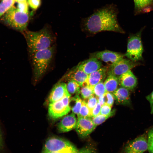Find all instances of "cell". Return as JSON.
Returning <instances> with one entry per match:
<instances>
[{
    "mask_svg": "<svg viewBox=\"0 0 153 153\" xmlns=\"http://www.w3.org/2000/svg\"><path fill=\"white\" fill-rule=\"evenodd\" d=\"M118 13L116 6L112 3L95 9L91 15L82 18V29L91 34L105 31L124 33L118 21Z\"/></svg>",
    "mask_w": 153,
    "mask_h": 153,
    "instance_id": "obj_1",
    "label": "cell"
},
{
    "mask_svg": "<svg viewBox=\"0 0 153 153\" xmlns=\"http://www.w3.org/2000/svg\"><path fill=\"white\" fill-rule=\"evenodd\" d=\"M23 33L29 52L32 55L36 52L47 49L52 46L53 37L46 28L37 31L26 30Z\"/></svg>",
    "mask_w": 153,
    "mask_h": 153,
    "instance_id": "obj_2",
    "label": "cell"
},
{
    "mask_svg": "<svg viewBox=\"0 0 153 153\" xmlns=\"http://www.w3.org/2000/svg\"><path fill=\"white\" fill-rule=\"evenodd\" d=\"M55 51V47L52 46L47 49L36 52L32 55L33 76L35 81L39 80L47 71Z\"/></svg>",
    "mask_w": 153,
    "mask_h": 153,
    "instance_id": "obj_3",
    "label": "cell"
},
{
    "mask_svg": "<svg viewBox=\"0 0 153 153\" xmlns=\"http://www.w3.org/2000/svg\"><path fill=\"white\" fill-rule=\"evenodd\" d=\"M29 20L28 13L21 11L14 5L0 18L7 26L23 32L26 30Z\"/></svg>",
    "mask_w": 153,
    "mask_h": 153,
    "instance_id": "obj_4",
    "label": "cell"
},
{
    "mask_svg": "<svg viewBox=\"0 0 153 153\" xmlns=\"http://www.w3.org/2000/svg\"><path fill=\"white\" fill-rule=\"evenodd\" d=\"M143 30L142 29L137 33L131 35L128 40L125 56L133 61L137 62L143 59V48L141 40Z\"/></svg>",
    "mask_w": 153,
    "mask_h": 153,
    "instance_id": "obj_5",
    "label": "cell"
},
{
    "mask_svg": "<svg viewBox=\"0 0 153 153\" xmlns=\"http://www.w3.org/2000/svg\"><path fill=\"white\" fill-rule=\"evenodd\" d=\"M71 95H68L60 100L49 103L48 113L50 118L57 119L69 113L71 110L70 106Z\"/></svg>",
    "mask_w": 153,
    "mask_h": 153,
    "instance_id": "obj_6",
    "label": "cell"
},
{
    "mask_svg": "<svg viewBox=\"0 0 153 153\" xmlns=\"http://www.w3.org/2000/svg\"><path fill=\"white\" fill-rule=\"evenodd\" d=\"M75 146L69 141L56 137H51L47 139L42 152L61 151L73 148Z\"/></svg>",
    "mask_w": 153,
    "mask_h": 153,
    "instance_id": "obj_7",
    "label": "cell"
},
{
    "mask_svg": "<svg viewBox=\"0 0 153 153\" xmlns=\"http://www.w3.org/2000/svg\"><path fill=\"white\" fill-rule=\"evenodd\" d=\"M140 65L139 63L123 58L110 65L108 68L107 75H113L118 78L122 74Z\"/></svg>",
    "mask_w": 153,
    "mask_h": 153,
    "instance_id": "obj_8",
    "label": "cell"
},
{
    "mask_svg": "<svg viewBox=\"0 0 153 153\" xmlns=\"http://www.w3.org/2000/svg\"><path fill=\"white\" fill-rule=\"evenodd\" d=\"M148 149V139L144 134L129 141L126 145L124 153H143Z\"/></svg>",
    "mask_w": 153,
    "mask_h": 153,
    "instance_id": "obj_9",
    "label": "cell"
},
{
    "mask_svg": "<svg viewBox=\"0 0 153 153\" xmlns=\"http://www.w3.org/2000/svg\"><path fill=\"white\" fill-rule=\"evenodd\" d=\"M96 126L91 118L78 117L75 128L79 136L84 138L89 135Z\"/></svg>",
    "mask_w": 153,
    "mask_h": 153,
    "instance_id": "obj_10",
    "label": "cell"
},
{
    "mask_svg": "<svg viewBox=\"0 0 153 153\" xmlns=\"http://www.w3.org/2000/svg\"><path fill=\"white\" fill-rule=\"evenodd\" d=\"M124 56L118 53L109 50L97 52L92 53L90 58H96L109 64H114L123 58Z\"/></svg>",
    "mask_w": 153,
    "mask_h": 153,
    "instance_id": "obj_11",
    "label": "cell"
},
{
    "mask_svg": "<svg viewBox=\"0 0 153 153\" xmlns=\"http://www.w3.org/2000/svg\"><path fill=\"white\" fill-rule=\"evenodd\" d=\"M69 94L67 91L66 84L60 82L52 89L48 97V101L49 103L55 102Z\"/></svg>",
    "mask_w": 153,
    "mask_h": 153,
    "instance_id": "obj_12",
    "label": "cell"
},
{
    "mask_svg": "<svg viewBox=\"0 0 153 153\" xmlns=\"http://www.w3.org/2000/svg\"><path fill=\"white\" fill-rule=\"evenodd\" d=\"M108 67H101L88 75L85 84L93 88L95 85L103 82L107 75Z\"/></svg>",
    "mask_w": 153,
    "mask_h": 153,
    "instance_id": "obj_13",
    "label": "cell"
},
{
    "mask_svg": "<svg viewBox=\"0 0 153 153\" xmlns=\"http://www.w3.org/2000/svg\"><path fill=\"white\" fill-rule=\"evenodd\" d=\"M77 121L75 114L73 113L66 115L58 124V131L64 133L71 131L75 128Z\"/></svg>",
    "mask_w": 153,
    "mask_h": 153,
    "instance_id": "obj_14",
    "label": "cell"
},
{
    "mask_svg": "<svg viewBox=\"0 0 153 153\" xmlns=\"http://www.w3.org/2000/svg\"><path fill=\"white\" fill-rule=\"evenodd\" d=\"M118 78L120 86L129 90L134 89L137 86V78L131 70L122 74Z\"/></svg>",
    "mask_w": 153,
    "mask_h": 153,
    "instance_id": "obj_15",
    "label": "cell"
},
{
    "mask_svg": "<svg viewBox=\"0 0 153 153\" xmlns=\"http://www.w3.org/2000/svg\"><path fill=\"white\" fill-rule=\"evenodd\" d=\"M101 62L98 59L93 58L84 61L80 63L78 67L88 75L101 67Z\"/></svg>",
    "mask_w": 153,
    "mask_h": 153,
    "instance_id": "obj_16",
    "label": "cell"
},
{
    "mask_svg": "<svg viewBox=\"0 0 153 153\" xmlns=\"http://www.w3.org/2000/svg\"><path fill=\"white\" fill-rule=\"evenodd\" d=\"M117 103L120 105L130 106L131 104L129 90L121 87L113 94Z\"/></svg>",
    "mask_w": 153,
    "mask_h": 153,
    "instance_id": "obj_17",
    "label": "cell"
},
{
    "mask_svg": "<svg viewBox=\"0 0 153 153\" xmlns=\"http://www.w3.org/2000/svg\"><path fill=\"white\" fill-rule=\"evenodd\" d=\"M134 12L137 15L153 11V0H133Z\"/></svg>",
    "mask_w": 153,
    "mask_h": 153,
    "instance_id": "obj_18",
    "label": "cell"
},
{
    "mask_svg": "<svg viewBox=\"0 0 153 153\" xmlns=\"http://www.w3.org/2000/svg\"><path fill=\"white\" fill-rule=\"evenodd\" d=\"M68 75L67 78L68 80H74L77 82L80 87L85 84L88 75L78 68L77 66L74 71Z\"/></svg>",
    "mask_w": 153,
    "mask_h": 153,
    "instance_id": "obj_19",
    "label": "cell"
},
{
    "mask_svg": "<svg viewBox=\"0 0 153 153\" xmlns=\"http://www.w3.org/2000/svg\"><path fill=\"white\" fill-rule=\"evenodd\" d=\"M104 83L106 92L113 94L119 85L118 78L113 75H108Z\"/></svg>",
    "mask_w": 153,
    "mask_h": 153,
    "instance_id": "obj_20",
    "label": "cell"
},
{
    "mask_svg": "<svg viewBox=\"0 0 153 153\" xmlns=\"http://www.w3.org/2000/svg\"><path fill=\"white\" fill-rule=\"evenodd\" d=\"M67 91L71 95L79 94L80 86L76 81L73 80H68L66 84Z\"/></svg>",
    "mask_w": 153,
    "mask_h": 153,
    "instance_id": "obj_21",
    "label": "cell"
},
{
    "mask_svg": "<svg viewBox=\"0 0 153 153\" xmlns=\"http://www.w3.org/2000/svg\"><path fill=\"white\" fill-rule=\"evenodd\" d=\"M71 99L74 102V105L71 108L72 113L78 115L81 106L82 100L79 96V94L75 95L73 97H71Z\"/></svg>",
    "mask_w": 153,
    "mask_h": 153,
    "instance_id": "obj_22",
    "label": "cell"
},
{
    "mask_svg": "<svg viewBox=\"0 0 153 153\" xmlns=\"http://www.w3.org/2000/svg\"><path fill=\"white\" fill-rule=\"evenodd\" d=\"M80 94L84 100L94 95L93 88L86 84L80 86Z\"/></svg>",
    "mask_w": 153,
    "mask_h": 153,
    "instance_id": "obj_23",
    "label": "cell"
},
{
    "mask_svg": "<svg viewBox=\"0 0 153 153\" xmlns=\"http://www.w3.org/2000/svg\"><path fill=\"white\" fill-rule=\"evenodd\" d=\"M15 0H2L0 3V18L12 6Z\"/></svg>",
    "mask_w": 153,
    "mask_h": 153,
    "instance_id": "obj_24",
    "label": "cell"
},
{
    "mask_svg": "<svg viewBox=\"0 0 153 153\" xmlns=\"http://www.w3.org/2000/svg\"><path fill=\"white\" fill-rule=\"evenodd\" d=\"M78 117L92 118V111L87 106L84 100H82L81 106Z\"/></svg>",
    "mask_w": 153,
    "mask_h": 153,
    "instance_id": "obj_25",
    "label": "cell"
},
{
    "mask_svg": "<svg viewBox=\"0 0 153 153\" xmlns=\"http://www.w3.org/2000/svg\"><path fill=\"white\" fill-rule=\"evenodd\" d=\"M115 112L114 110H113L112 111L111 113L108 115L99 114L96 116L92 118L91 119L94 123L97 126L102 123L109 117L113 116Z\"/></svg>",
    "mask_w": 153,
    "mask_h": 153,
    "instance_id": "obj_26",
    "label": "cell"
},
{
    "mask_svg": "<svg viewBox=\"0 0 153 153\" xmlns=\"http://www.w3.org/2000/svg\"><path fill=\"white\" fill-rule=\"evenodd\" d=\"M93 90L94 95L97 97L103 95L107 92L103 82L95 85L93 87Z\"/></svg>",
    "mask_w": 153,
    "mask_h": 153,
    "instance_id": "obj_27",
    "label": "cell"
},
{
    "mask_svg": "<svg viewBox=\"0 0 153 153\" xmlns=\"http://www.w3.org/2000/svg\"><path fill=\"white\" fill-rule=\"evenodd\" d=\"M84 100L85 101L87 106L91 111L98 102L97 97L94 95Z\"/></svg>",
    "mask_w": 153,
    "mask_h": 153,
    "instance_id": "obj_28",
    "label": "cell"
},
{
    "mask_svg": "<svg viewBox=\"0 0 153 153\" xmlns=\"http://www.w3.org/2000/svg\"><path fill=\"white\" fill-rule=\"evenodd\" d=\"M147 139L148 150L149 153H153V128L149 131Z\"/></svg>",
    "mask_w": 153,
    "mask_h": 153,
    "instance_id": "obj_29",
    "label": "cell"
},
{
    "mask_svg": "<svg viewBox=\"0 0 153 153\" xmlns=\"http://www.w3.org/2000/svg\"><path fill=\"white\" fill-rule=\"evenodd\" d=\"M105 104H107L112 107L113 104L114 97L113 94L111 93L106 92L104 94Z\"/></svg>",
    "mask_w": 153,
    "mask_h": 153,
    "instance_id": "obj_30",
    "label": "cell"
},
{
    "mask_svg": "<svg viewBox=\"0 0 153 153\" xmlns=\"http://www.w3.org/2000/svg\"><path fill=\"white\" fill-rule=\"evenodd\" d=\"M77 153H96L94 148L90 145H87L78 150Z\"/></svg>",
    "mask_w": 153,
    "mask_h": 153,
    "instance_id": "obj_31",
    "label": "cell"
},
{
    "mask_svg": "<svg viewBox=\"0 0 153 153\" xmlns=\"http://www.w3.org/2000/svg\"><path fill=\"white\" fill-rule=\"evenodd\" d=\"M112 107L107 104H105L101 106L100 114L108 115L110 114L111 112Z\"/></svg>",
    "mask_w": 153,
    "mask_h": 153,
    "instance_id": "obj_32",
    "label": "cell"
},
{
    "mask_svg": "<svg viewBox=\"0 0 153 153\" xmlns=\"http://www.w3.org/2000/svg\"><path fill=\"white\" fill-rule=\"evenodd\" d=\"M17 7L22 12L28 13V5L26 1L18 3Z\"/></svg>",
    "mask_w": 153,
    "mask_h": 153,
    "instance_id": "obj_33",
    "label": "cell"
},
{
    "mask_svg": "<svg viewBox=\"0 0 153 153\" xmlns=\"http://www.w3.org/2000/svg\"><path fill=\"white\" fill-rule=\"evenodd\" d=\"M78 151L75 146L70 148L56 152H42L41 153H77Z\"/></svg>",
    "mask_w": 153,
    "mask_h": 153,
    "instance_id": "obj_34",
    "label": "cell"
},
{
    "mask_svg": "<svg viewBox=\"0 0 153 153\" xmlns=\"http://www.w3.org/2000/svg\"><path fill=\"white\" fill-rule=\"evenodd\" d=\"M28 3L30 7L33 9H37L40 6L41 0H28Z\"/></svg>",
    "mask_w": 153,
    "mask_h": 153,
    "instance_id": "obj_35",
    "label": "cell"
},
{
    "mask_svg": "<svg viewBox=\"0 0 153 153\" xmlns=\"http://www.w3.org/2000/svg\"><path fill=\"white\" fill-rule=\"evenodd\" d=\"M101 106L98 102L96 106L92 111V117H94L100 114Z\"/></svg>",
    "mask_w": 153,
    "mask_h": 153,
    "instance_id": "obj_36",
    "label": "cell"
},
{
    "mask_svg": "<svg viewBox=\"0 0 153 153\" xmlns=\"http://www.w3.org/2000/svg\"><path fill=\"white\" fill-rule=\"evenodd\" d=\"M146 99L149 101L150 106V113L153 114V91L146 97Z\"/></svg>",
    "mask_w": 153,
    "mask_h": 153,
    "instance_id": "obj_37",
    "label": "cell"
},
{
    "mask_svg": "<svg viewBox=\"0 0 153 153\" xmlns=\"http://www.w3.org/2000/svg\"><path fill=\"white\" fill-rule=\"evenodd\" d=\"M4 143L3 137V135L0 126V152L2 151L4 148Z\"/></svg>",
    "mask_w": 153,
    "mask_h": 153,
    "instance_id": "obj_38",
    "label": "cell"
},
{
    "mask_svg": "<svg viewBox=\"0 0 153 153\" xmlns=\"http://www.w3.org/2000/svg\"><path fill=\"white\" fill-rule=\"evenodd\" d=\"M27 0H15V2L18 3L26 1Z\"/></svg>",
    "mask_w": 153,
    "mask_h": 153,
    "instance_id": "obj_39",
    "label": "cell"
},
{
    "mask_svg": "<svg viewBox=\"0 0 153 153\" xmlns=\"http://www.w3.org/2000/svg\"><path fill=\"white\" fill-rule=\"evenodd\" d=\"M1 0L2 1V0Z\"/></svg>",
    "mask_w": 153,
    "mask_h": 153,
    "instance_id": "obj_40",
    "label": "cell"
}]
</instances>
